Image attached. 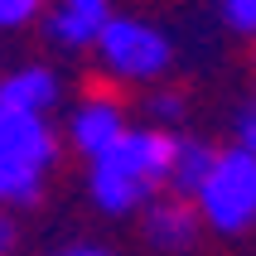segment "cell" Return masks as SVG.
<instances>
[{"label":"cell","mask_w":256,"mask_h":256,"mask_svg":"<svg viewBox=\"0 0 256 256\" xmlns=\"http://www.w3.org/2000/svg\"><path fill=\"white\" fill-rule=\"evenodd\" d=\"M174 140L164 126H130L121 140L87 164V194L102 213H140L170 188Z\"/></svg>","instance_id":"cell-1"},{"label":"cell","mask_w":256,"mask_h":256,"mask_svg":"<svg viewBox=\"0 0 256 256\" xmlns=\"http://www.w3.org/2000/svg\"><path fill=\"white\" fill-rule=\"evenodd\" d=\"M58 164V136L48 116L0 106V203L24 208L39 198L44 174Z\"/></svg>","instance_id":"cell-2"},{"label":"cell","mask_w":256,"mask_h":256,"mask_svg":"<svg viewBox=\"0 0 256 256\" xmlns=\"http://www.w3.org/2000/svg\"><path fill=\"white\" fill-rule=\"evenodd\" d=\"M194 208H198L203 228L222 232V237L256 228V155L252 150H242V145L218 150L203 188L194 194Z\"/></svg>","instance_id":"cell-3"},{"label":"cell","mask_w":256,"mask_h":256,"mask_svg":"<svg viewBox=\"0 0 256 256\" xmlns=\"http://www.w3.org/2000/svg\"><path fill=\"white\" fill-rule=\"evenodd\" d=\"M97 54H102V68L121 82H155V78L170 72L174 44L150 20H116L112 14L97 39Z\"/></svg>","instance_id":"cell-4"},{"label":"cell","mask_w":256,"mask_h":256,"mask_svg":"<svg viewBox=\"0 0 256 256\" xmlns=\"http://www.w3.org/2000/svg\"><path fill=\"white\" fill-rule=\"evenodd\" d=\"M140 232L145 242L164 256H179V252H194L203 232V218L194 208V198H179V194H160L150 208H140Z\"/></svg>","instance_id":"cell-5"},{"label":"cell","mask_w":256,"mask_h":256,"mask_svg":"<svg viewBox=\"0 0 256 256\" xmlns=\"http://www.w3.org/2000/svg\"><path fill=\"white\" fill-rule=\"evenodd\" d=\"M126 130H130L126 126V112H121L112 97H87L82 106L68 116V145L87 160V164H92L97 155H106Z\"/></svg>","instance_id":"cell-6"},{"label":"cell","mask_w":256,"mask_h":256,"mask_svg":"<svg viewBox=\"0 0 256 256\" xmlns=\"http://www.w3.org/2000/svg\"><path fill=\"white\" fill-rule=\"evenodd\" d=\"M106 20H112L106 0H54L44 14V29L58 48H92L106 29Z\"/></svg>","instance_id":"cell-7"},{"label":"cell","mask_w":256,"mask_h":256,"mask_svg":"<svg viewBox=\"0 0 256 256\" xmlns=\"http://www.w3.org/2000/svg\"><path fill=\"white\" fill-rule=\"evenodd\" d=\"M63 97V82H58L54 68H39V63H29V68H14L0 78V106H10V112H29V116H48Z\"/></svg>","instance_id":"cell-8"},{"label":"cell","mask_w":256,"mask_h":256,"mask_svg":"<svg viewBox=\"0 0 256 256\" xmlns=\"http://www.w3.org/2000/svg\"><path fill=\"white\" fill-rule=\"evenodd\" d=\"M213 160H218V150L208 140L179 136V140H174V164H170V194L194 198L203 188V179H208V170H213Z\"/></svg>","instance_id":"cell-9"},{"label":"cell","mask_w":256,"mask_h":256,"mask_svg":"<svg viewBox=\"0 0 256 256\" xmlns=\"http://www.w3.org/2000/svg\"><path fill=\"white\" fill-rule=\"evenodd\" d=\"M222 14L242 39H256V0H222Z\"/></svg>","instance_id":"cell-10"},{"label":"cell","mask_w":256,"mask_h":256,"mask_svg":"<svg viewBox=\"0 0 256 256\" xmlns=\"http://www.w3.org/2000/svg\"><path fill=\"white\" fill-rule=\"evenodd\" d=\"M44 10V0H0V29H20Z\"/></svg>","instance_id":"cell-11"},{"label":"cell","mask_w":256,"mask_h":256,"mask_svg":"<svg viewBox=\"0 0 256 256\" xmlns=\"http://www.w3.org/2000/svg\"><path fill=\"white\" fill-rule=\"evenodd\" d=\"M237 145L256 155V92L242 102V112H237Z\"/></svg>","instance_id":"cell-12"},{"label":"cell","mask_w":256,"mask_h":256,"mask_svg":"<svg viewBox=\"0 0 256 256\" xmlns=\"http://www.w3.org/2000/svg\"><path fill=\"white\" fill-rule=\"evenodd\" d=\"M179 112H184V97L179 92H155L150 97V116L155 121H179Z\"/></svg>","instance_id":"cell-13"},{"label":"cell","mask_w":256,"mask_h":256,"mask_svg":"<svg viewBox=\"0 0 256 256\" xmlns=\"http://www.w3.org/2000/svg\"><path fill=\"white\" fill-rule=\"evenodd\" d=\"M58 256H112V252H102V246H68V252H58Z\"/></svg>","instance_id":"cell-14"},{"label":"cell","mask_w":256,"mask_h":256,"mask_svg":"<svg viewBox=\"0 0 256 256\" xmlns=\"http://www.w3.org/2000/svg\"><path fill=\"white\" fill-rule=\"evenodd\" d=\"M10 246V222H0V252Z\"/></svg>","instance_id":"cell-15"}]
</instances>
